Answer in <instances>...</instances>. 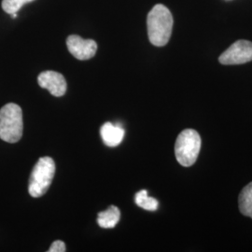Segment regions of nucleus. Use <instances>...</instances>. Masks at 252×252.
Wrapping results in <instances>:
<instances>
[{"instance_id":"obj_1","label":"nucleus","mask_w":252,"mask_h":252,"mask_svg":"<svg viewBox=\"0 0 252 252\" xmlns=\"http://www.w3.org/2000/svg\"><path fill=\"white\" fill-rule=\"evenodd\" d=\"M173 23L171 12L165 6L158 4L153 7L147 17L148 35L153 45L162 47L168 43Z\"/></svg>"},{"instance_id":"obj_2","label":"nucleus","mask_w":252,"mask_h":252,"mask_svg":"<svg viewBox=\"0 0 252 252\" xmlns=\"http://www.w3.org/2000/svg\"><path fill=\"white\" fill-rule=\"evenodd\" d=\"M24 130L23 111L18 105L9 103L0 109V138L8 143H16Z\"/></svg>"},{"instance_id":"obj_3","label":"nucleus","mask_w":252,"mask_h":252,"mask_svg":"<svg viewBox=\"0 0 252 252\" xmlns=\"http://www.w3.org/2000/svg\"><path fill=\"white\" fill-rule=\"evenodd\" d=\"M55 174V163L51 157H42L37 161L31 173L28 191L32 197H40L50 188Z\"/></svg>"},{"instance_id":"obj_4","label":"nucleus","mask_w":252,"mask_h":252,"mask_svg":"<svg viewBox=\"0 0 252 252\" xmlns=\"http://www.w3.org/2000/svg\"><path fill=\"white\" fill-rule=\"evenodd\" d=\"M201 150V137L197 131L185 129L180 133L175 144V154L182 166L189 167L196 162Z\"/></svg>"},{"instance_id":"obj_5","label":"nucleus","mask_w":252,"mask_h":252,"mask_svg":"<svg viewBox=\"0 0 252 252\" xmlns=\"http://www.w3.org/2000/svg\"><path fill=\"white\" fill-rule=\"evenodd\" d=\"M222 64H241L252 61V42L249 40H237L230 46L219 58Z\"/></svg>"},{"instance_id":"obj_6","label":"nucleus","mask_w":252,"mask_h":252,"mask_svg":"<svg viewBox=\"0 0 252 252\" xmlns=\"http://www.w3.org/2000/svg\"><path fill=\"white\" fill-rule=\"evenodd\" d=\"M69 53L79 60L84 61L93 58L97 51V44L93 39H83L77 35L69 36L66 39Z\"/></svg>"},{"instance_id":"obj_7","label":"nucleus","mask_w":252,"mask_h":252,"mask_svg":"<svg viewBox=\"0 0 252 252\" xmlns=\"http://www.w3.org/2000/svg\"><path fill=\"white\" fill-rule=\"evenodd\" d=\"M37 82L41 88L49 91L54 96H63L66 92V81L60 73L48 70L41 72L37 77Z\"/></svg>"},{"instance_id":"obj_8","label":"nucleus","mask_w":252,"mask_h":252,"mask_svg":"<svg viewBox=\"0 0 252 252\" xmlns=\"http://www.w3.org/2000/svg\"><path fill=\"white\" fill-rule=\"evenodd\" d=\"M102 140L108 147H116L124 140L125 130L120 126H114L111 123L104 124L100 129Z\"/></svg>"},{"instance_id":"obj_9","label":"nucleus","mask_w":252,"mask_h":252,"mask_svg":"<svg viewBox=\"0 0 252 252\" xmlns=\"http://www.w3.org/2000/svg\"><path fill=\"white\" fill-rule=\"evenodd\" d=\"M121 218L120 209L115 206L108 207L107 210L98 213L97 223L102 228H114L117 225Z\"/></svg>"},{"instance_id":"obj_10","label":"nucleus","mask_w":252,"mask_h":252,"mask_svg":"<svg viewBox=\"0 0 252 252\" xmlns=\"http://www.w3.org/2000/svg\"><path fill=\"white\" fill-rule=\"evenodd\" d=\"M239 209L245 216L252 219V182L248 184L239 195Z\"/></svg>"},{"instance_id":"obj_11","label":"nucleus","mask_w":252,"mask_h":252,"mask_svg":"<svg viewBox=\"0 0 252 252\" xmlns=\"http://www.w3.org/2000/svg\"><path fill=\"white\" fill-rule=\"evenodd\" d=\"M135 201L138 207L149 211H155L159 206L156 199L148 196V191L146 189H142L135 194Z\"/></svg>"},{"instance_id":"obj_12","label":"nucleus","mask_w":252,"mask_h":252,"mask_svg":"<svg viewBox=\"0 0 252 252\" xmlns=\"http://www.w3.org/2000/svg\"><path fill=\"white\" fill-rule=\"evenodd\" d=\"M34 0H2V9L8 13H17L24 5L30 3Z\"/></svg>"},{"instance_id":"obj_13","label":"nucleus","mask_w":252,"mask_h":252,"mask_svg":"<svg viewBox=\"0 0 252 252\" xmlns=\"http://www.w3.org/2000/svg\"><path fill=\"white\" fill-rule=\"evenodd\" d=\"M49 252H65V245L61 240H56L49 249Z\"/></svg>"},{"instance_id":"obj_14","label":"nucleus","mask_w":252,"mask_h":252,"mask_svg":"<svg viewBox=\"0 0 252 252\" xmlns=\"http://www.w3.org/2000/svg\"><path fill=\"white\" fill-rule=\"evenodd\" d=\"M10 16L12 19L17 18V13H12V14H10Z\"/></svg>"}]
</instances>
